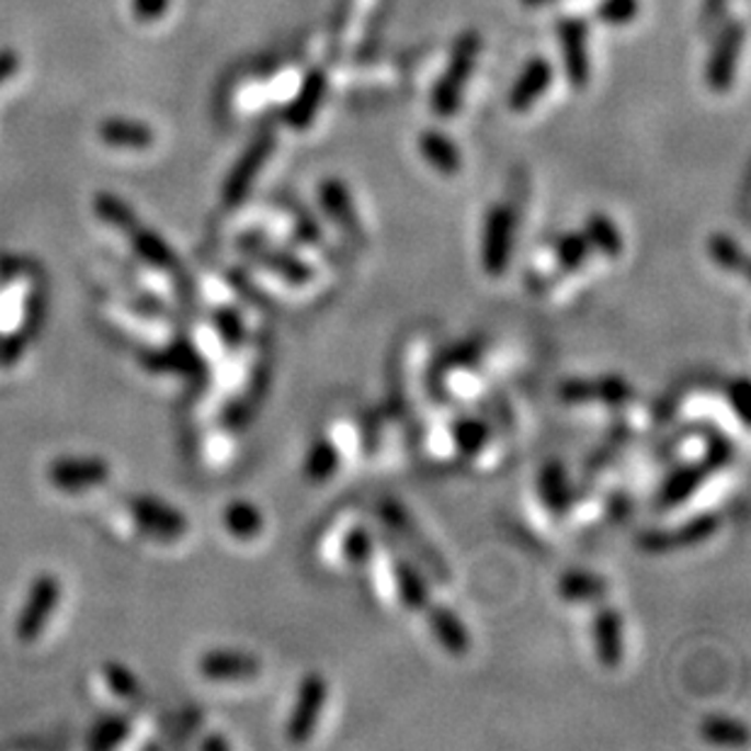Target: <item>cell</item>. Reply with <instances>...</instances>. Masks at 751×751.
Masks as SVG:
<instances>
[{"label": "cell", "instance_id": "cb8c5ba5", "mask_svg": "<svg viewBox=\"0 0 751 751\" xmlns=\"http://www.w3.org/2000/svg\"><path fill=\"white\" fill-rule=\"evenodd\" d=\"M557 593L567 603H601L608 596V581L596 571L569 569L559 577Z\"/></svg>", "mask_w": 751, "mask_h": 751}, {"label": "cell", "instance_id": "ac0fdd59", "mask_svg": "<svg viewBox=\"0 0 751 751\" xmlns=\"http://www.w3.org/2000/svg\"><path fill=\"white\" fill-rule=\"evenodd\" d=\"M327 91H329V76L321 69H311L305 76V81H301L297 95L293 98V103L285 107L283 117L287 122V127H293L297 132L309 129L311 122L319 115L323 100H327Z\"/></svg>", "mask_w": 751, "mask_h": 751}, {"label": "cell", "instance_id": "484cf974", "mask_svg": "<svg viewBox=\"0 0 751 751\" xmlns=\"http://www.w3.org/2000/svg\"><path fill=\"white\" fill-rule=\"evenodd\" d=\"M584 237L591 243V251L601 253L603 258H621L625 251V239L605 212H591L584 221Z\"/></svg>", "mask_w": 751, "mask_h": 751}, {"label": "cell", "instance_id": "6da1fadb", "mask_svg": "<svg viewBox=\"0 0 751 751\" xmlns=\"http://www.w3.org/2000/svg\"><path fill=\"white\" fill-rule=\"evenodd\" d=\"M379 523L385 525L389 535H395V541L411 555L413 562H419L425 574L433 577L439 584L447 587L451 584V567L443 559V555L435 550L429 537L423 535V531L413 521V515L401 507L395 499L379 501L377 507Z\"/></svg>", "mask_w": 751, "mask_h": 751}, {"label": "cell", "instance_id": "277c9868", "mask_svg": "<svg viewBox=\"0 0 751 751\" xmlns=\"http://www.w3.org/2000/svg\"><path fill=\"white\" fill-rule=\"evenodd\" d=\"M61 601V584L54 574H39L30 584L27 599L22 603L18 623H15V637L22 645L37 642L42 633L47 630L49 621L54 618L56 608Z\"/></svg>", "mask_w": 751, "mask_h": 751}, {"label": "cell", "instance_id": "4dcf8cb0", "mask_svg": "<svg viewBox=\"0 0 751 751\" xmlns=\"http://www.w3.org/2000/svg\"><path fill=\"white\" fill-rule=\"evenodd\" d=\"M212 329H215L224 351L237 353L246 343V321L237 307L221 305L212 311Z\"/></svg>", "mask_w": 751, "mask_h": 751}, {"label": "cell", "instance_id": "e0dca14e", "mask_svg": "<svg viewBox=\"0 0 751 751\" xmlns=\"http://www.w3.org/2000/svg\"><path fill=\"white\" fill-rule=\"evenodd\" d=\"M425 625L433 635V640L439 642L451 657H465L473 649V635L465 621L445 603H429L425 605Z\"/></svg>", "mask_w": 751, "mask_h": 751}, {"label": "cell", "instance_id": "b9f144b4", "mask_svg": "<svg viewBox=\"0 0 751 751\" xmlns=\"http://www.w3.org/2000/svg\"><path fill=\"white\" fill-rule=\"evenodd\" d=\"M168 0H134V10H137L139 20H156L166 13Z\"/></svg>", "mask_w": 751, "mask_h": 751}, {"label": "cell", "instance_id": "30bf717a", "mask_svg": "<svg viewBox=\"0 0 751 751\" xmlns=\"http://www.w3.org/2000/svg\"><path fill=\"white\" fill-rule=\"evenodd\" d=\"M722 519L720 513L705 511L698 513L696 519H691L686 523L676 525V528H659V531H647L640 535V550L664 555L671 550H689V547H698L703 543H708L710 537L720 531Z\"/></svg>", "mask_w": 751, "mask_h": 751}, {"label": "cell", "instance_id": "74e56055", "mask_svg": "<svg viewBox=\"0 0 751 751\" xmlns=\"http://www.w3.org/2000/svg\"><path fill=\"white\" fill-rule=\"evenodd\" d=\"M637 13H640V0H601L596 8V18L611 27L627 25Z\"/></svg>", "mask_w": 751, "mask_h": 751}, {"label": "cell", "instance_id": "9a60e30c", "mask_svg": "<svg viewBox=\"0 0 751 751\" xmlns=\"http://www.w3.org/2000/svg\"><path fill=\"white\" fill-rule=\"evenodd\" d=\"M559 47H562V61L567 81L581 91L591 81V56H589V25L581 18H567L557 27Z\"/></svg>", "mask_w": 751, "mask_h": 751}, {"label": "cell", "instance_id": "4fadbf2b", "mask_svg": "<svg viewBox=\"0 0 751 751\" xmlns=\"http://www.w3.org/2000/svg\"><path fill=\"white\" fill-rule=\"evenodd\" d=\"M273 151H275L273 134H261V137H255L249 144V149L241 153V159L231 168L227 181H224L221 197L229 207L241 205V202L251 195L255 178L261 175L263 166L268 163V159H271Z\"/></svg>", "mask_w": 751, "mask_h": 751}, {"label": "cell", "instance_id": "ee69618b", "mask_svg": "<svg viewBox=\"0 0 751 751\" xmlns=\"http://www.w3.org/2000/svg\"><path fill=\"white\" fill-rule=\"evenodd\" d=\"M202 749H229V742L221 737H207L205 742H202Z\"/></svg>", "mask_w": 751, "mask_h": 751}, {"label": "cell", "instance_id": "52a82bcc", "mask_svg": "<svg viewBox=\"0 0 751 751\" xmlns=\"http://www.w3.org/2000/svg\"><path fill=\"white\" fill-rule=\"evenodd\" d=\"M110 477L112 467L103 457L93 455L56 457L47 467V481L61 494H86L103 487Z\"/></svg>", "mask_w": 751, "mask_h": 751}, {"label": "cell", "instance_id": "836d02e7", "mask_svg": "<svg viewBox=\"0 0 751 751\" xmlns=\"http://www.w3.org/2000/svg\"><path fill=\"white\" fill-rule=\"evenodd\" d=\"M100 137H103L112 147H132V149H141V147H149L153 141V134L149 127L137 125V122H127V120H110L105 122L103 127H100Z\"/></svg>", "mask_w": 751, "mask_h": 751}, {"label": "cell", "instance_id": "1f68e13d", "mask_svg": "<svg viewBox=\"0 0 751 751\" xmlns=\"http://www.w3.org/2000/svg\"><path fill=\"white\" fill-rule=\"evenodd\" d=\"M591 253H593L591 251V243L584 237V231H567L555 243L557 268L562 273H567V275L581 271V268H584V263L589 261Z\"/></svg>", "mask_w": 751, "mask_h": 751}, {"label": "cell", "instance_id": "603a6c76", "mask_svg": "<svg viewBox=\"0 0 751 751\" xmlns=\"http://www.w3.org/2000/svg\"><path fill=\"white\" fill-rule=\"evenodd\" d=\"M419 151L435 173L453 178L463 171V153L457 144L439 129H425L419 137Z\"/></svg>", "mask_w": 751, "mask_h": 751}, {"label": "cell", "instance_id": "ab89813d", "mask_svg": "<svg viewBox=\"0 0 751 751\" xmlns=\"http://www.w3.org/2000/svg\"><path fill=\"white\" fill-rule=\"evenodd\" d=\"M749 397L751 387L747 377H737L735 383L727 387V401H730V409L737 413V419L742 425L749 423Z\"/></svg>", "mask_w": 751, "mask_h": 751}, {"label": "cell", "instance_id": "5b68a950", "mask_svg": "<svg viewBox=\"0 0 751 751\" xmlns=\"http://www.w3.org/2000/svg\"><path fill=\"white\" fill-rule=\"evenodd\" d=\"M329 703V683L317 671L301 676L297 686V696L293 703V713L287 717L285 735L289 744H307L314 737L321 720V713Z\"/></svg>", "mask_w": 751, "mask_h": 751}, {"label": "cell", "instance_id": "7402d4cb", "mask_svg": "<svg viewBox=\"0 0 751 751\" xmlns=\"http://www.w3.org/2000/svg\"><path fill=\"white\" fill-rule=\"evenodd\" d=\"M713 475V469L705 465V459H696V463H686L676 467L671 473L664 485L659 489V509H676L681 503H686L696 491L705 485V479Z\"/></svg>", "mask_w": 751, "mask_h": 751}, {"label": "cell", "instance_id": "d590c367", "mask_svg": "<svg viewBox=\"0 0 751 751\" xmlns=\"http://www.w3.org/2000/svg\"><path fill=\"white\" fill-rule=\"evenodd\" d=\"M100 686H103L105 696H112L120 703H132L139 698V681L132 676V671L120 664H105L100 669Z\"/></svg>", "mask_w": 751, "mask_h": 751}, {"label": "cell", "instance_id": "7c38bea8", "mask_svg": "<svg viewBox=\"0 0 751 751\" xmlns=\"http://www.w3.org/2000/svg\"><path fill=\"white\" fill-rule=\"evenodd\" d=\"M317 197L323 215L335 224V229H339L345 239L355 246L367 243L361 212L355 207L349 183L341 181V178H327V181L319 183Z\"/></svg>", "mask_w": 751, "mask_h": 751}, {"label": "cell", "instance_id": "7a4b0ae2", "mask_svg": "<svg viewBox=\"0 0 751 751\" xmlns=\"http://www.w3.org/2000/svg\"><path fill=\"white\" fill-rule=\"evenodd\" d=\"M479 52L481 37L477 32H465V35L457 37L451 61L445 66V73L435 81L431 91V110L439 117H453L459 105H463L465 88L479 61Z\"/></svg>", "mask_w": 751, "mask_h": 751}, {"label": "cell", "instance_id": "8fae6325", "mask_svg": "<svg viewBox=\"0 0 751 751\" xmlns=\"http://www.w3.org/2000/svg\"><path fill=\"white\" fill-rule=\"evenodd\" d=\"M515 237V215L509 205H494L485 219L481 234V268L489 277H503L511 265Z\"/></svg>", "mask_w": 751, "mask_h": 751}, {"label": "cell", "instance_id": "d4e9b609", "mask_svg": "<svg viewBox=\"0 0 751 751\" xmlns=\"http://www.w3.org/2000/svg\"><path fill=\"white\" fill-rule=\"evenodd\" d=\"M341 469V447L335 445L329 435L314 441L307 451L305 463H301V473L311 481V485H323Z\"/></svg>", "mask_w": 751, "mask_h": 751}, {"label": "cell", "instance_id": "7bdbcfd3", "mask_svg": "<svg viewBox=\"0 0 751 751\" xmlns=\"http://www.w3.org/2000/svg\"><path fill=\"white\" fill-rule=\"evenodd\" d=\"M15 69H18V56L10 52L0 54V83H3L10 73H15Z\"/></svg>", "mask_w": 751, "mask_h": 751}, {"label": "cell", "instance_id": "60d3db41", "mask_svg": "<svg viewBox=\"0 0 751 751\" xmlns=\"http://www.w3.org/2000/svg\"><path fill=\"white\" fill-rule=\"evenodd\" d=\"M295 237H297L301 243H317V241L321 239L319 224L314 221L309 215L299 217V219L295 221Z\"/></svg>", "mask_w": 751, "mask_h": 751}, {"label": "cell", "instance_id": "4316f807", "mask_svg": "<svg viewBox=\"0 0 751 751\" xmlns=\"http://www.w3.org/2000/svg\"><path fill=\"white\" fill-rule=\"evenodd\" d=\"M221 525H224V531H227L231 537H237V541H255V537L263 533L265 521H263L261 509H258L255 503L239 499V501H231L229 507L221 511Z\"/></svg>", "mask_w": 751, "mask_h": 751}, {"label": "cell", "instance_id": "44dd1931", "mask_svg": "<svg viewBox=\"0 0 751 751\" xmlns=\"http://www.w3.org/2000/svg\"><path fill=\"white\" fill-rule=\"evenodd\" d=\"M535 487H537V497H541L547 513H550L555 521H562L571 511V503H574V499H571V485H569L565 465L559 463V459L545 463L541 467V473H537Z\"/></svg>", "mask_w": 751, "mask_h": 751}, {"label": "cell", "instance_id": "9c48e42d", "mask_svg": "<svg viewBox=\"0 0 751 751\" xmlns=\"http://www.w3.org/2000/svg\"><path fill=\"white\" fill-rule=\"evenodd\" d=\"M747 39V27L744 22L732 20L730 25H725V30L717 35L713 49L708 54V61H705V86L710 88L713 93H727L735 86L737 78V66L742 59Z\"/></svg>", "mask_w": 751, "mask_h": 751}, {"label": "cell", "instance_id": "e575fe53", "mask_svg": "<svg viewBox=\"0 0 751 751\" xmlns=\"http://www.w3.org/2000/svg\"><path fill=\"white\" fill-rule=\"evenodd\" d=\"M377 550V543H375V535L369 533L365 525H353V528L343 535V543H341V555H343V562H349L351 567H367L373 562Z\"/></svg>", "mask_w": 751, "mask_h": 751}, {"label": "cell", "instance_id": "ba28073f", "mask_svg": "<svg viewBox=\"0 0 751 751\" xmlns=\"http://www.w3.org/2000/svg\"><path fill=\"white\" fill-rule=\"evenodd\" d=\"M557 397L571 407H584V403H603L608 409H623L635 399V389L627 385L621 375H601V377H567L557 387Z\"/></svg>", "mask_w": 751, "mask_h": 751}, {"label": "cell", "instance_id": "f1b7e54d", "mask_svg": "<svg viewBox=\"0 0 751 751\" xmlns=\"http://www.w3.org/2000/svg\"><path fill=\"white\" fill-rule=\"evenodd\" d=\"M451 441L463 457H477L489 445L491 429L479 417H459L451 423Z\"/></svg>", "mask_w": 751, "mask_h": 751}, {"label": "cell", "instance_id": "3957f363", "mask_svg": "<svg viewBox=\"0 0 751 751\" xmlns=\"http://www.w3.org/2000/svg\"><path fill=\"white\" fill-rule=\"evenodd\" d=\"M237 249L243 253V258H249L251 263L283 280L289 287H307L317 275L307 258H301L295 251L280 249L277 243L261 237V234H241L237 239Z\"/></svg>", "mask_w": 751, "mask_h": 751}, {"label": "cell", "instance_id": "8d00e7d4", "mask_svg": "<svg viewBox=\"0 0 751 751\" xmlns=\"http://www.w3.org/2000/svg\"><path fill=\"white\" fill-rule=\"evenodd\" d=\"M129 732H132V722L127 720V717L110 715L91 732V739H88V744H91L93 749L120 747L129 737Z\"/></svg>", "mask_w": 751, "mask_h": 751}, {"label": "cell", "instance_id": "d6986e66", "mask_svg": "<svg viewBox=\"0 0 751 751\" xmlns=\"http://www.w3.org/2000/svg\"><path fill=\"white\" fill-rule=\"evenodd\" d=\"M555 69L545 56H533L525 61L519 78H515L509 93V107L513 112H528L541 100L553 83Z\"/></svg>", "mask_w": 751, "mask_h": 751}, {"label": "cell", "instance_id": "5bb4252c", "mask_svg": "<svg viewBox=\"0 0 751 751\" xmlns=\"http://www.w3.org/2000/svg\"><path fill=\"white\" fill-rule=\"evenodd\" d=\"M591 640L599 664L608 671L623 667L625 661V625L623 615L613 605L599 603L591 615Z\"/></svg>", "mask_w": 751, "mask_h": 751}, {"label": "cell", "instance_id": "ffe728a7", "mask_svg": "<svg viewBox=\"0 0 751 751\" xmlns=\"http://www.w3.org/2000/svg\"><path fill=\"white\" fill-rule=\"evenodd\" d=\"M391 581H395L397 599L411 613H423L431 603V584L425 571L411 557H391Z\"/></svg>", "mask_w": 751, "mask_h": 751}, {"label": "cell", "instance_id": "2e32d148", "mask_svg": "<svg viewBox=\"0 0 751 751\" xmlns=\"http://www.w3.org/2000/svg\"><path fill=\"white\" fill-rule=\"evenodd\" d=\"M261 659L239 649H209L200 657V676L212 683H243L261 676Z\"/></svg>", "mask_w": 751, "mask_h": 751}, {"label": "cell", "instance_id": "d6a6232c", "mask_svg": "<svg viewBox=\"0 0 751 751\" xmlns=\"http://www.w3.org/2000/svg\"><path fill=\"white\" fill-rule=\"evenodd\" d=\"M129 231L134 234V251H137L144 261L153 268H159V271H175L178 258L171 251V246H168L161 237H156L153 231H141L137 227H132Z\"/></svg>", "mask_w": 751, "mask_h": 751}, {"label": "cell", "instance_id": "f546056e", "mask_svg": "<svg viewBox=\"0 0 751 751\" xmlns=\"http://www.w3.org/2000/svg\"><path fill=\"white\" fill-rule=\"evenodd\" d=\"M701 739L715 747H747L749 727L742 720L727 715H708L698 727Z\"/></svg>", "mask_w": 751, "mask_h": 751}, {"label": "cell", "instance_id": "f35d334b", "mask_svg": "<svg viewBox=\"0 0 751 751\" xmlns=\"http://www.w3.org/2000/svg\"><path fill=\"white\" fill-rule=\"evenodd\" d=\"M95 209H98L100 217H103L110 224H115V227H120V229H127L129 231L132 227H137V221H134V215L129 212V207L122 205V202L115 200L112 195L98 197Z\"/></svg>", "mask_w": 751, "mask_h": 751}, {"label": "cell", "instance_id": "83f0119b", "mask_svg": "<svg viewBox=\"0 0 751 751\" xmlns=\"http://www.w3.org/2000/svg\"><path fill=\"white\" fill-rule=\"evenodd\" d=\"M705 253H708L710 261L720 268V271L747 277L749 273L747 253L742 246H739V241L730 237V234H725V231L710 234L708 241H705Z\"/></svg>", "mask_w": 751, "mask_h": 751}, {"label": "cell", "instance_id": "8992f818", "mask_svg": "<svg viewBox=\"0 0 751 751\" xmlns=\"http://www.w3.org/2000/svg\"><path fill=\"white\" fill-rule=\"evenodd\" d=\"M127 521H132L139 535L161 543L181 541L190 528L181 511L156 497H132L127 501Z\"/></svg>", "mask_w": 751, "mask_h": 751}, {"label": "cell", "instance_id": "f6af8a7d", "mask_svg": "<svg viewBox=\"0 0 751 751\" xmlns=\"http://www.w3.org/2000/svg\"><path fill=\"white\" fill-rule=\"evenodd\" d=\"M523 5H528V8H537V5H547V3H553V0H521Z\"/></svg>", "mask_w": 751, "mask_h": 751}]
</instances>
